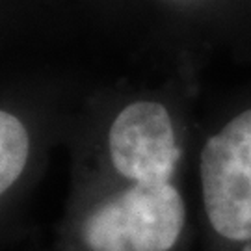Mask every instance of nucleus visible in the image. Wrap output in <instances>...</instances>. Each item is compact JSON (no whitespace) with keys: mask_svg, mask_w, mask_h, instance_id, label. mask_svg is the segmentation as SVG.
<instances>
[{"mask_svg":"<svg viewBox=\"0 0 251 251\" xmlns=\"http://www.w3.org/2000/svg\"><path fill=\"white\" fill-rule=\"evenodd\" d=\"M28 158L26 128L15 116L0 114V190L6 192L19 179Z\"/></svg>","mask_w":251,"mask_h":251,"instance_id":"20e7f679","label":"nucleus"},{"mask_svg":"<svg viewBox=\"0 0 251 251\" xmlns=\"http://www.w3.org/2000/svg\"><path fill=\"white\" fill-rule=\"evenodd\" d=\"M182 227L184 203L171 182H136L100 203L82 234L91 251H170Z\"/></svg>","mask_w":251,"mask_h":251,"instance_id":"f257e3e1","label":"nucleus"},{"mask_svg":"<svg viewBox=\"0 0 251 251\" xmlns=\"http://www.w3.org/2000/svg\"><path fill=\"white\" fill-rule=\"evenodd\" d=\"M201 184L208 222L224 238L251 240V110L206 142Z\"/></svg>","mask_w":251,"mask_h":251,"instance_id":"f03ea898","label":"nucleus"},{"mask_svg":"<svg viewBox=\"0 0 251 251\" xmlns=\"http://www.w3.org/2000/svg\"><path fill=\"white\" fill-rule=\"evenodd\" d=\"M110 156L114 168L134 182H170L180 149L168 110L147 100L123 108L110 128Z\"/></svg>","mask_w":251,"mask_h":251,"instance_id":"7ed1b4c3","label":"nucleus"}]
</instances>
